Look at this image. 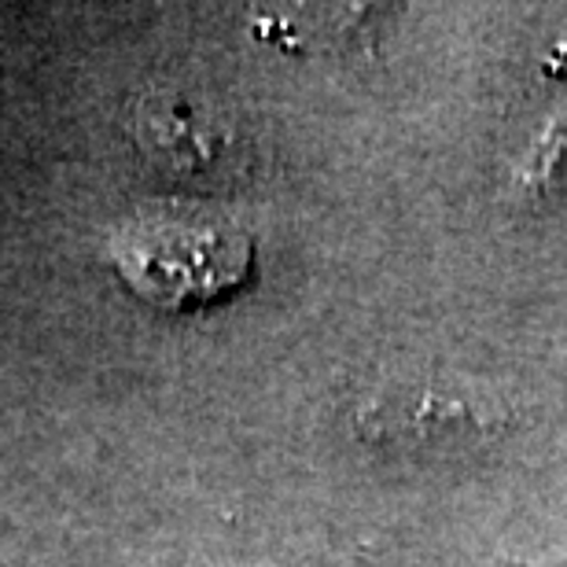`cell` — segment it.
Listing matches in <instances>:
<instances>
[{"instance_id": "3", "label": "cell", "mask_w": 567, "mask_h": 567, "mask_svg": "<svg viewBox=\"0 0 567 567\" xmlns=\"http://www.w3.org/2000/svg\"><path fill=\"white\" fill-rule=\"evenodd\" d=\"M505 421V413L480 399L472 388L453 383H405V388H383L369 405L365 424L380 439L402 442H442V439H475Z\"/></svg>"}, {"instance_id": "2", "label": "cell", "mask_w": 567, "mask_h": 567, "mask_svg": "<svg viewBox=\"0 0 567 567\" xmlns=\"http://www.w3.org/2000/svg\"><path fill=\"white\" fill-rule=\"evenodd\" d=\"M126 133L147 166L177 181L207 177L229 147L221 111L174 85L141 89L126 107Z\"/></svg>"}, {"instance_id": "1", "label": "cell", "mask_w": 567, "mask_h": 567, "mask_svg": "<svg viewBox=\"0 0 567 567\" xmlns=\"http://www.w3.org/2000/svg\"><path fill=\"white\" fill-rule=\"evenodd\" d=\"M251 236L196 203H152L130 214L111 240L122 280L158 310L214 302L251 269Z\"/></svg>"}]
</instances>
